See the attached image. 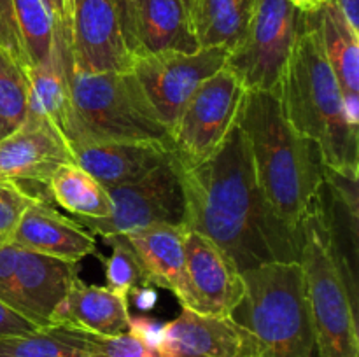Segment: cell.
<instances>
[{"instance_id": "obj_1", "label": "cell", "mask_w": 359, "mask_h": 357, "mask_svg": "<svg viewBox=\"0 0 359 357\" xmlns=\"http://www.w3.org/2000/svg\"><path fill=\"white\" fill-rule=\"evenodd\" d=\"M182 188L184 230L209 238L241 273L272 262H300L302 227L287 224L269 203L238 125L212 158L182 170Z\"/></svg>"}, {"instance_id": "obj_2", "label": "cell", "mask_w": 359, "mask_h": 357, "mask_svg": "<svg viewBox=\"0 0 359 357\" xmlns=\"http://www.w3.org/2000/svg\"><path fill=\"white\" fill-rule=\"evenodd\" d=\"M237 125L248 140L256 178L272 209L287 224L302 227V219L325 181L318 146L291 128L279 88L245 91Z\"/></svg>"}, {"instance_id": "obj_3", "label": "cell", "mask_w": 359, "mask_h": 357, "mask_svg": "<svg viewBox=\"0 0 359 357\" xmlns=\"http://www.w3.org/2000/svg\"><path fill=\"white\" fill-rule=\"evenodd\" d=\"M279 97L291 128L318 146L325 168L358 178V126L347 118L346 93L309 18L284 70Z\"/></svg>"}, {"instance_id": "obj_4", "label": "cell", "mask_w": 359, "mask_h": 357, "mask_svg": "<svg viewBox=\"0 0 359 357\" xmlns=\"http://www.w3.org/2000/svg\"><path fill=\"white\" fill-rule=\"evenodd\" d=\"M70 112L65 139L76 142H160L172 147L160 118L132 70L81 72L67 62Z\"/></svg>"}, {"instance_id": "obj_5", "label": "cell", "mask_w": 359, "mask_h": 357, "mask_svg": "<svg viewBox=\"0 0 359 357\" xmlns=\"http://www.w3.org/2000/svg\"><path fill=\"white\" fill-rule=\"evenodd\" d=\"M244 294L230 317L252 336L256 357H316L300 262H272L242 273Z\"/></svg>"}, {"instance_id": "obj_6", "label": "cell", "mask_w": 359, "mask_h": 357, "mask_svg": "<svg viewBox=\"0 0 359 357\" xmlns=\"http://www.w3.org/2000/svg\"><path fill=\"white\" fill-rule=\"evenodd\" d=\"M300 266L316 338V357H359L358 304L333 251L321 198L302 219Z\"/></svg>"}, {"instance_id": "obj_7", "label": "cell", "mask_w": 359, "mask_h": 357, "mask_svg": "<svg viewBox=\"0 0 359 357\" xmlns=\"http://www.w3.org/2000/svg\"><path fill=\"white\" fill-rule=\"evenodd\" d=\"M307 30V13L287 0H258L241 44L228 52L224 66L245 91H273L298 38Z\"/></svg>"}, {"instance_id": "obj_8", "label": "cell", "mask_w": 359, "mask_h": 357, "mask_svg": "<svg viewBox=\"0 0 359 357\" xmlns=\"http://www.w3.org/2000/svg\"><path fill=\"white\" fill-rule=\"evenodd\" d=\"M245 90L223 66L203 80L172 126L174 158L181 170H191L212 158L237 126Z\"/></svg>"}, {"instance_id": "obj_9", "label": "cell", "mask_w": 359, "mask_h": 357, "mask_svg": "<svg viewBox=\"0 0 359 357\" xmlns=\"http://www.w3.org/2000/svg\"><path fill=\"white\" fill-rule=\"evenodd\" d=\"M112 210L104 219H76L93 234H126L151 224L184 227L186 196L175 158L130 184L105 188Z\"/></svg>"}, {"instance_id": "obj_10", "label": "cell", "mask_w": 359, "mask_h": 357, "mask_svg": "<svg viewBox=\"0 0 359 357\" xmlns=\"http://www.w3.org/2000/svg\"><path fill=\"white\" fill-rule=\"evenodd\" d=\"M79 265L0 245V301L20 312L39 328L53 326V314L77 279Z\"/></svg>"}, {"instance_id": "obj_11", "label": "cell", "mask_w": 359, "mask_h": 357, "mask_svg": "<svg viewBox=\"0 0 359 357\" xmlns=\"http://www.w3.org/2000/svg\"><path fill=\"white\" fill-rule=\"evenodd\" d=\"M226 58L228 51L223 48H200L195 52H158L133 56L130 70L154 111L172 130L189 97L203 80L223 69Z\"/></svg>"}, {"instance_id": "obj_12", "label": "cell", "mask_w": 359, "mask_h": 357, "mask_svg": "<svg viewBox=\"0 0 359 357\" xmlns=\"http://www.w3.org/2000/svg\"><path fill=\"white\" fill-rule=\"evenodd\" d=\"M69 51L70 63L81 72L132 69L112 0H69Z\"/></svg>"}, {"instance_id": "obj_13", "label": "cell", "mask_w": 359, "mask_h": 357, "mask_svg": "<svg viewBox=\"0 0 359 357\" xmlns=\"http://www.w3.org/2000/svg\"><path fill=\"white\" fill-rule=\"evenodd\" d=\"M188 301L182 308L212 317H230L244 294L242 273L217 245L196 231H184Z\"/></svg>"}, {"instance_id": "obj_14", "label": "cell", "mask_w": 359, "mask_h": 357, "mask_svg": "<svg viewBox=\"0 0 359 357\" xmlns=\"http://www.w3.org/2000/svg\"><path fill=\"white\" fill-rule=\"evenodd\" d=\"M74 163L63 133L42 115L27 114L25 121L0 140V177L48 186L62 164Z\"/></svg>"}, {"instance_id": "obj_15", "label": "cell", "mask_w": 359, "mask_h": 357, "mask_svg": "<svg viewBox=\"0 0 359 357\" xmlns=\"http://www.w3.org/2000/svg\"><path fill=\"white\" fill-rule=\"evenodd\" d=\"M160 357H256L252 336L231 317H212L182 308L163 324Z\"/></svg>"}, {"instance_id": "obj_16", "label": "cell", "mask_w": 359, "mask_h": 357, "mask_svg": "<svg viewBox=\"0 0 359 357\" xmlns=\"http://www.w3.org/2000/svg\"><path fill=\"white\" fill-rule=\"evenodd\" d=\"M11 241L27 251L77 265L88 255H98L95 234L58 212L42 196L25 210Z\"/></svg>"}, {"instance_id": "obj_17", "label": "cell", "mask_w": 359, "mask_h": 357, "mask_svg": "<svg viewBox=\"0 0 359 357\" xmlns=\"http://www.w3.org/2000/svg\"><path fill=\"white\" fill-rule=\"evenodd\" d=\"M70 149L74 163L104 188L135 182L174 160L172 147L160 142H76Z\"/></svg>"}, {"instance_id": "obj_18", "label": "cell", "mask_w": 359, "mask_h": 357, "mask_svg": "<svg viewBox=\"0 0 359 357\" xmlns=\"http://www.w3.org/2000/svg\"><path fill=\"white\" fill-rule=\"evenodd\" d=\"M133 56L195 52L200 46L191 16L179 0H130Z\"/></svg>"}, {"instance_id": "obj_19", "label": "cell", "mask_w": 359, "mask_h": 357, "mask_svg": "<svg viewBox=\"0 0 359 357\" xmlns=\"http://www.w3.org/2000/svg\"><path fill=\"white\" fill-rule=\"evenodd\" d=\"M128 298L107 286H91L77 276L53 314V324L70 326L98 336H118L130 329Z\"/></svg>"}, {"instance_id": "obj_20", "label": "cell", "mask_w": 359, "mask_h": 357, "mask_svg": "<svg viewBox=\"0 0 359 357\" xmlns=\"http://www.w3.org/2000/svg\"><path fill=\"white\" fill-rule=\"evenodd\" d=\"M184 227L151 224L139 227L126 238L139 254L153 287H163L177 296L181 307L188 301L184 268Z\"/></svg>"}, {"instance_id": "obj_21", "label": "cell", "mask_w": 359, "mask_h": 357, "mask_svg": "<svg viewBox=\"0 0 359 357\" xmlns=\"http://www.w3.org/2000/svg\"><path fill=\"white\" fill-rule=\"evenodd\" d=\"M70 59L65 37L56 31L53 51L44 62L27 69L30 91H28V114L49 119L65 136L70 112V90L67 76V62Z\"/></svg>"}, {"instance_id": "obj_22", "label": "cell", "mask_w": 359, "mask_h": 357, "mask_svg": "<svg viewBox=\"0 0 359 357\" xmlns=\"http://www.w3.org/2000/svg\"><path fill=\"white\" fill-rule=\"evenodd\" d=\"M321 41L323 52L346 94H359V31L349 24L342 10L332 2H323L307 13Z\"/></svg>"}, {"instance_id": "obj_23", "label": "cell", "mask_w": 359, "mask_h": 357, "mask_svg": "<svg viewBox=\"0 0 359 357\" xmlns=\"http://www.w3.org/2000/svg\"><path fill=\"white\" fill-rule=\"evenodd\" d=\"M258 0H196L191 23L200 48L233 51L244 38Z\"/></svg>"}, {"instance_id": "obj_24", "label": "cell", "mask_w": 359, "mask_h": 357, "mask_svg": "<svg viewBox=\"0 0 359 357\" xmlns=\"http://www.w3.org/2000/svg\"><path fill=\"white\" fill-rule=\"evenodd\" d=\"M48 189L55 202L76 219H104L112 210L107 189L76 163L62 164L53 174Z\"/></svg>"}, {"instance_id": "obj_25", "label": "cell", "mask_w": 359, "mask_h": 357, "mask_svg": "<svg viewBox=\"0 0 359 357\" xmlns=\"http://www.w3.org/2000/svg\"><path fill=\"white\" fill-rule=\"evenodd\" d=\"M90 332L53 324L32 332L0 336V357H84Z\"/></svg>"}, {"instance_id": "obj_26", "label": "cell", "mask_w": 359, "mask_h": 357, "mask_svg": "<svg viewBox=\"0 0 359 357\" xmlns=\"http://www.w3.org/2000/svg\"><path fill=\"white\" fill-rule=\"evenodd\" d=\"M13 9L28 66L44 62L56 41L55 21L48 7L42 0H13Z\"/></svg>"}, {"instance_id": "obj_27", "label": "cell", "mask_w": 359, "mask_h": 357, "mask_svg": "<svg viewBox=\"0 0 359 357\" xmlns=\"http://www.w3.org/2000/svg\"><path fill=\"white\" fill-rule=\"evenodd\" d=\"M104 240L112 248L109 259H105V279L109 289L121 294L123 298H130V294L140 287H153L139 254L126 234H107Z\"/></svg>"}, {"instance_id": "obj_28", "label": "cell", "mask_w": 359, "mask_h": 357, "mask_svg": "<svg viewBox=\"0 0 359 357\" xmlns=\"http://www.w3.org/2000/svg\"><path fill=\"white\" fill-rule=\"evenodd\" d=\"M28 66L0 48V118L18 128L28 114Z\"/></svg>"}, {"instance_id": "obj_29", "label": "cell", "mask_w": 359, "mask_h": 357, "mask_svg": "<svg viewBox=\"0 0 359 357\" xmlns=\"http://www.w3.org/2000/svg\"><path fill=\"white\" fill-rule=\"evenodd\" d=\"M35 198L39 195L25 189L21 182L0 177V245L13 240L25 210Z\"/></svg>"}, {"instance_id": "obj_30", "label": "cell", "mask_w": 359, "mask_h": 357, "mask_svg": "<svg viewBox=\"0 0 359 357\" xmlns=\"http://www.w3.org/2000/svg\"><path fill=\"white\" fill-rule=\"evenodd\" d=\"M84 357H160L154 346L132 332L118 336L88 335L86 356Z\"/></svg>"}, {"instance_id": "obj_31", "label": "cell", "mask_w": 359, "mask_h": 357, "mask_svg": "<svg viewBox=\"0 0 359 357\" xmlns=\"http://www.w3.org/2000/svg\"><path fill=\"white\" fill-rule=\"evenodd\" d=\"M0 48L9 51L18 62L28 66L23 44H21L20 30H18L16 18H14L13 0H0Z\"/></svg>"}, {"instance_id": "obj_32", "label": "cell", "mask_w": 359, "mask_h": 357, "mask_svg": "<svg viewBox=\"0 0 359 357\" xmlns=\"http://www.w3.org/2000/svg\"><path fill=\"white\" fill-rule=\"evenodd\" d=\"M35 329H39V326H35L20 312L13 310L0 301V336L25 335V332H32Z\"/></svg>"}, {"instance_id": "obj_33", "label": "cell", "mask_w": 359, "mask_h": 357, "mask_svg": "<svg viewBox=\"0 0 359 357\" xmlns=\"http://www.w3.org/2000/svg\"><path fill=\"white\" fill-rule=\"evenodd\" d=\"M132 335L139 336L142 342L156 349L163 335V324L156 321H151L147 317H130V329Z\"/></svg>"}, {"instance_id": "obj_34", "label": "cell", "mask_w": 359, "mask_h": 357, "mask_svg": "<svg viewBox=\"0 0 359 357\" xmlns=\"http://www.w3.org/2000/svg\"><path fill=\"white\" fill-rule=\"evenodd\" d=\"M55 21V30L63 35L69 44V0H42Z\"/></svg>"}, {"instance_id": "obj_35", "label": "cell", "mask_w": 359, "mask_h": 357, "mask_svg": "<svg viewBox=\"0 0 359 357\" xmlns=\"http://www.w3.org/2000/svg\"><path fill=\"white\" fill-rule=\"evenodd\" d=\"M118 10L119 23H121L123 37H125L126 48L132 55V21H130V0H112Z\"/></svg>"}, {"instance_id": "obj_36", "label": "cell", "mask_w": 359, "mask_h": 357, "mask_svg": "<svg viewBox=\"0 0 359 357\" xmlns=\"http://www.w3.org/2000/svg\"><path fill=\"white\" fill-rule=\"evenodd\" d=\"M323 2H332L339 7L347 18L351 27L359 31V0H323Z\"/></svg>"}, {"instance_id": "obj_37", "label": "cell", "mask_w": 359, "mask_h": 357, "mask_svg": "<svg viewBox=\"0 0 359 357\" xmlns=\"http://www.w3.org/2000/svg\"><path fill=\"white\" fill-rule=\"evenodd\" d=\"M133 298H135V304L142 310H149L154 307L158 296L156 290H153V287H140V289L133 290Z\"/></svg>"}, {"instance_id": "obj_38", "label": "cell", "mask_w": 359, "mask_h": 357, "mask_svg": "<svg viewBox=\"0 0 359 357\" xmlns=\"http://www.w3.org/2000/svg\"><path fill=\"white\" fill-rule=\"evenodd\" d=\"M287 2L297 6L298 9H302L304 13H314V10H318L319 7H321L323 0H287Z\"/></svg>"}, {"instance_id": "obj_39", "label": "cell", "mask_w": 359, "mask_h": 357, "mask_svg": "<svg viewBox=\"0 0 359 357\" xmlns=\"http://www.w3.org/2000/svg\"><path fill=\"white\" fill-rule=\"evenodd\" d=\"M13 130H14L13 126H11L9 122L6 121V119H2V118H0V140H2L4 136H7V135H9V133L13 132Z\"/></svg>"}, {"instance_id": "obj_40", "label": "cell", "mask_w": 359, "mask_h": 357, "mask_svg": "<svg viewBox=\"0 0 359 357\" xmlns=\"http://www.w3.org/2000/svg\"><path fill=\"white\" fill-rule=\"evenodd\" d=\"M179 2L182 4V6L186 7V9H188V13H189V16H191V10H193V6H195V2L196 0H179Z\"/></svg>"}]
</instances>
